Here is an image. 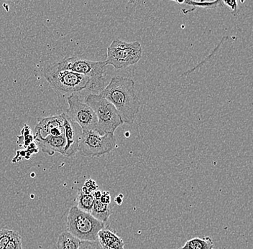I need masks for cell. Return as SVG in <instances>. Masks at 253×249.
I'll return each mask as SVG.
<instances>
[{"label": "cell", "mask_w": 253, "mask_h": 249, "mask_svg": "<svg viewBox=\"0 0 253 249\" xmlns=\"http://www.w3.org/2000/svg\"><path fill=\"white\" fill-rule=\"evenodd\" d=\"M99 95L113 105L123 123L134 124L140 108V102L134 91V82L130 78L116 75L101 91Z\"/></svg>", "instance_id": "cell-1"}, {"label": "cell", "mask_w": 253, "mask_h": 249, "mask_svg": "<svg viewBox=\"0 0 253 249\" xmlns=\"http://www.w3.org/2000/svg\"><path fill=\"white\" fill-rule=\"evenodd\" d=\"M84 102L92 108L96 114L97 125L95 131L99 135L114 134L120 125H123V121L115 107L99 94H89Z\"/></svg>", "instance_id": "cell-2"}, {"label": "cell", "mask_w": 253, "mask_h": 249, "mask_svg": "<svg viewBox=\"0 0 253 249\" xmlns=\"http://www.w3.org/2000/svg\"><path fill=\"white\" fill-rule=\"evenodd\" d=\"M43 76L58 91L74 93L89 87L91 80L82 74L58 67L56 64L49 65L43 69Z\"/></svg>", "instance_id": "cell-3"}, {"label": "cell", "mask_w": 253, "mask_h": 249, "mask_svg": "<svg viewBox=\"0 0 253 249\" xmlns=\"http://www.w3.org/2000/svg\"><path fill=\"white\" fill-rule=\"evenodd\" d=\"M104 228V223L94 218L91 213L81 211L77 206L71 208L67 217V231L80 241H97L98 233Z\"/></svg>", "instance_id": "cell-4"}, {"label": "cell", "mask_w": 253, "mask_h": 249, "mask_svg": "<svg viewBox=\"0 0 253 249\" xmlns=\"http://www.w3.org/2000/svg\"><path fill=\"white\" fill-rule=\"evenodd\" d=\"M142 48L137 41L128 42L126 41H112L107 48L106 63L117 70L126 69L137 64L142 58Z\"/></svg>", "instance_id": "cell-5"}, {"label": "cell", "mask_w": 253, "mask_h": 249, "mask_svg": "<svg viewBox=\"0 0 253 249\" xmlns=\"http://www.w3.org/2000/svg\"><path fill=\"white\" fill-rule=\"evenodd\" d=\"M56 64L61 69L88 77L91 80L88 87L91 90L98 89V86L103 83L104 74L107 66L106 61H91L77 56L64 58Z\"/></svg>", "instance_id": "cell-6"}, {"label": "cell", "mask_w": 253, "mask_h": 249, "mask_svg": "<svg viewBox=\"0 0 253 249\" xmlns=\"http://www.w3.org/2000/svg\"><path fill=\"white\" fill-rule=\"evenodd\" d=\"M116 146L114 134L100 135L95 130L82 132L78 151L86 157H99L110 153Z\"/></svg>", "instance_id": "cell-7"}, {"label": "cell", "mask_w": 253, "mask_h": 249, "mask_svg": "<svg viewBox=\"0 0 253 249\" xmlns=\"http://www.w3.org/2000/svg\"><path fill=\"white\" fill-rule=\"evenodd\" d=\"M67 100L69 109L66 113L71 120L79 124L82 132L95 130L97 125V118L92 108L82 102L76 94H71Z\"/></svg>", "instance_id": "cell-8"}, {"label": "cell", "mask_w": 253, "mask_h": 249, "mask_svg": "<svg viewBox=\"0 0 253 249\" xmlns=\"http://www.w3.org/2000/svg\"><path fill=\"white\" fill-rule=\"evenodd\" d=\"M62 115L63 129L66 141L64 156L69 157L74 156L78 152L79 140L82 136V129L79 124L71 120L67 113H63Z\"/></svg>", "instance_id": "cell-9"}, {"label": "cell", "mask_w": 253, "mask_h": 249, "mask_svg": "<svg viewBox=\"0 0 253 249\" xmlns=\"http://www.w3.org/2000/svg\"><path fill=\"white\" fill-rule=\"evenodd\" d=\"M63 134H64V129L62 114L41 118L35 129V135H39L42 138L48 135L61 136Z\"/></svg>", "instance_id": "cell-10"}, {"label": "cell", "mask_w": 253, "mask_h": 249, "mask_svg": "<svg viewBox=\"0 0 253 249\" xmlns=\"http://www.w3.org/2000/svg\"><path fill=\"white\" fill-rule=\"evenodd\" d=\"M35 140L40 149L48 155H53L55 152L64 155L66 141L64 134L61 136L54 137L52 135L42 138L39 135H35Z\"/></svg>", "instance_id": "cell-11"}, {"label": "cell", "mask_w": 253, "mask_h": 249, "mask_svg": "<svg viewBox=\"0 0 253 249\" xmlns=\"http://www.w3.org/2000/svg\"><path fill=\"white\" fill-rule=\"evenodd\" d=\"M97 241L103 249H125L123 239L110 230H101L97 235Z\"/></svg>", "instance_id": "cell-12"}, {"label": "cell", "mask_w": 253, "mask_h": 249, "mask_svg": "<svg viewBox=\"0 0 253 249\" xmlns=\"http://www.w3.org/2000/svg\"><path fill=\"white\" fill-rule=\"evenodd\" d=\"M175 3L182 6L181 10L184 15L192 12L197 8L202 9H216L219 7H222V1L216 0L213 1H175Z\"/></svg>", "instance_id": "cell-13"}, {"label": "cell", "mask_w": 253, "mask_h": 249, "mask_svg": "<svg viewBox=\"0 0 253 249\" xmlns=\"http://www.w3.org/2000/svg\"><path fill=\"white\" fill-rule=\"evenodd\" d=\"M112 210L113 207L112 205L104 204L99 200H97L94 201L91 215L96 220L104 223L108 220L109 217L112 215Z\"/></svg>", "instance_id": "cell-14"}, {"label": "cell", "mask_w": 253, "mask_h": 249, "mask_svg": "<svg viewBox=\"0 0 253 249\" xmlns=\"http://www.w3.org/2000/svg\"><path fill=\"white\" fill-rule=\"evenodd\" d=\"M178 249H214V244L211 238H194L186 241V244Z\"/></svg>", "instance_id": "cell-15"}, {"label": "cell", "mask_w": 253, "mask_h": 249, "mask_svg": "<svg viewBox=\"0 0 253 249\" xmlns=\"http://www.w3.org/2000/svg\"><path fill=\"white\" fill-rule=\"evenodd\" d=\"M79 242L80 240L75 236H72L68 231H64L58 236L57 248L58 249H78Z\"/></svg>", "instance_id": "cell-16"}, {"label": "cell", "mask_w": 253, "mask_h": 249, "mask_svg": "<svg viewBox=\"0 0 253 249\" xmlns=\"http://www.w3.org/2000/svg\"><path fill=\"white\" fill-rule=\"evenodd\" d=\"M77 204H78L79 209L84 212L91 213L95 199L92 194L84 193L81 189L78 190L77 198Z\"/></svg>", "instance_id": "cell-17"}, {"label": "cell", "mask_w": 253, "mask_h": 249, "mask_svg": "<svg viewBox=\"0 0 253 249\" xmlns=\"http://www.w3.org/2000/svg\"><path fill=\"white\" fill-rule=\"evenodd\" d=\"M15 231L12 230H0V249H4L8 243L15 234Z\"/></svg>", "instance_id": "cell-18"}, {"label": "cell", "mask_w": 253, "mask_h": 249, "mask_svg": "<svg viewBox=\"0 0 253 249\" xmlns=\"http://www.w3.org/2000/svg\"><path fill=\"white\" fill-rule=\"evenodd\" d=\"M4 249H23L21 236L19 233L15 232Z\"/></svg>", "instance_id": "cell-19"}, {"label": "cell", "mask_w": 253, "mask_h": 249, "mask_svg": "<svg viewBox=\"0 0 253 249\" xmlns=\"http://www.w3.org/2000/svg\"><path fill=\"white\" fill-rule=\"evenodd\" d=\"M78 249H103L97 241H80Z\"/></svg>", "instance_id": "cell-20"}, {"label": "cell", "mask_w": 253, "mask_h": 249, "mask_svg": "<svg viewBox=\"0 0 253 249\" xmlns=\"http://www.w3.org/2000/svg\"><path fill=\"white\" fill-rule=\"evenodd\" d=\"M98 186L93 179H88L85 182L84 186L81 190L84 193L92 194L97 190Z\"/></svg>", "instance_id": "cell-21"}, {"label": "cell", "mask_w": 253, "mask_h": 249, "mask_svg": "<svg viewBox=\"0 0 253 249\" xmlns=\"http://www.w3.org/2000/svg\"><path fill=\"white\" fill-rule=\"evenodd\" d=\"M222 4H225L226 6L230 9L232 13L236 15L239 11L238 2L237 1H221Z\"/></svg>", "instance_id": "cell-22"}, {"label": "cell", "mask_w": 253, "mask_h": 249, "mask_svg": "<svg viewBox=\"0 0 253 249\" xmlns=\"http://www.w3.org/2000/svg\"><path fill=\"white\" fill-rule=\"evenodd\" d=\"M102 203L106 205L111 204V195L109 192H103L102 196H101L100 200H99Z\"/></svg>", "instance_id": "cell-23"}, {"label": "cell", "mask_w": 253, "mask_h": 249, "mask_svg": "<svg viewBox=\"0 0 253 249\" xmlns=\"http://www.w3.org/2000/svg\"><path fill=\"white\" fill-rule=\"evenodd\" d=\"M102 192L100 190H97L96 191H94V193H92L93 196H94L95 201H97V200H100L101 196H102Z\"/></svg>", "instance_id": "cell-24"}, {"label": "cell", "mask_w": 253, "mask_h": 249, "mask_svg": "<svg viewBox=\"0 0 253 249\" xmlns=\"http://www.w3.org/2000/svg\"><path fill=\"white\" fill-rule=\"evenodd\" d=\"M123 195H119V196L115 198V202H116V203L118 206H121V205L123 204Z\"/></svg>", "instance_id": "cell-25"}]
</instances>
